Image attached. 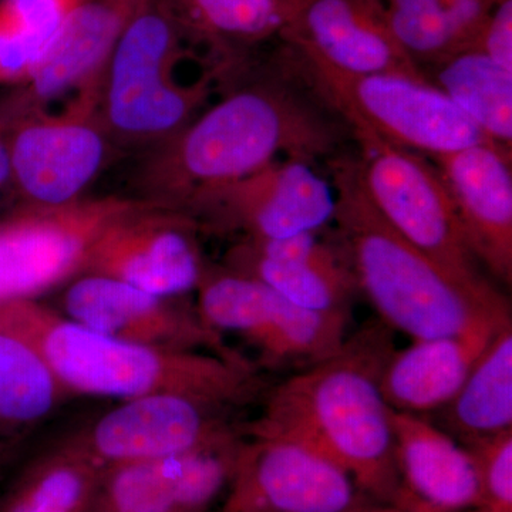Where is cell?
Returning <instances> with one entry per match:
<instances>
[{
	"mask_svg": "<svg viewBox=\"0 0 512 512\" xmlns=\"http://www.w3.org/2000/svg\"><path fill=\"white\" fill-rule=\"evenodd\" d=\"M242 80L177 134L148 148L138 198L181 211L195 195L241 180L279 158H335L336 114L320 100L284 45L274 69Z\"/></svg>",
	"mask_w": 512,
	"mask_h": 512,
	"instance_id": "obj_1",
	"label": "cell"
},
{
	"mask_svg": "<svg viewBox=\"0 0 512 512\" xmlns=\"http://www.w3.org/2000/svg\"><path fill=\"white\" fill-rule=\"evenodd\" d=\"M394 349L393 330L369 323L338 352L269 390L247 433L301 441L346 471L373 503L402 507L393 410L382 392Z\"/></svg>",
	"mask_w": 512,
	"mask_h": 512,
	"instance_id": "obj_2",
	"label": "cell"
},
{
	"mask_svg": "<svg viewBox=\"0 0 512 512\" xmlns=\"http://www.w3.org/2000/svg\"><path fill=\"white\" fill-rule=\"evenodd\" d=\"M0 326L29 342L66 392L123 400L180 394L237 409L264 389L248 360L113 338L63 318L36 299L0 303Z\"/></svg>",
	"mask_w": 512,
	"mask_h": 512,
	"instance_id": "obj_3",
	"label": "cell"
},
{
	"mask_svg": "<svg viewBox=\"0 0 512 512\" xmlns=\"http://www.w3.org/2000/svg\"><path fill=\"white\" fill-rule=\"evenodd\" d=\"M342 242L357 291L387 328L412 340L461 335L510 322L507 299L494 285L471 286L444 271L377 214L356 177L355 161H330Z\"/></svg>",
	"mask_w": 512,
	"mask_h": 512,
	"instance_id": "obj_4",
	"label": "cell"
},
{
	"mask_svg": "<svg viewBox=\"0 0 512 512\" xmlns=\"http://www.w3.org/2000/svg\"><path fill=\"white\" fill-rule=\"evenodd\" d=\"M185 35L165 0H143L117 40L100 84L101 120L114 143L156 147L190 123L234 64L214 62L195 83L175 69Z\"/></svg>",
	"mask_w": 512,
	"mask_h": 512,
	"instance_id": "obj_5",
	"label": "cell"
},
{
	"mask_svg": "<svg viewBox=\"0 0 512 512\" xmlns=\"http://www.w3.org/2000/svg\"><path fill=\"white\" fill-rule=\"evenodd\" d=\"M286 46L305 82L356 137L373 138L426 158L490 141L423 77L338 72Z\"/></svg>",
	"mask_w": 512,
	"mask_h": 512,
	"instance_id": "obj_6",
	"label": "cell"
},
{
	"mask_svg": "<svg viewBox=\"0 0 512 512\" xmlns=\"http://www.w3.org/2000/svg\"><path fill=\"white\" fill-rule=\"evenodd\" d=\"M100 89L74 97L62 110L19 109L0 100L8 137L12 187L28 207H66L83 200L111 154L101 120Z\"/></svg>",
	"mask_w": 512,
	"mask_h": 512,
	"instance_id": "obj_7",
	"label": "cell"
},
{
	"mask_svg": "<svg viewBox=\"0 0 512 512\" xmlns=\"http://www.w3.org/2000/svg\"><path fill=\"white\" fill-rule=\"evenodd\" d=\"M356 177L384 222L448 274L471 286H490L468 247L456 208L426 157L373 138L356 137Z\"/></svg>",
	"mask_w": 512,
	"mask_h": 512,
	"instance_id": "obj_8",
	"label": "cell"
},
{
	"mask_svg": "<svg viewBox=\"0 0 512 512\" xmlns=\"http://www.w3.org/2000/svg\"><path fill=\"white\" fill-rule=\"evenodd\" d=\"M197 292V311L207 325L244 339L268 367L298 372L332 356L349 338V312L301 308L228 268H208Z\"/></svg>",
	"mask_w": 512,
	"mask_h": 512,
	"instance_id": "obj_9",
	"label": "cell"
},
{
	"mask_svg": "<svg viewBox=\"0 0 512 512\" xmlns=\"http://www.w3.org/2000/svg\"><path fill=\"white\" fill-rule=\"evenodd\" d=\"M178 212L205 231L269 241L329 227L336 192L312 163L279 158L241 180L200 192Z\"/></svg>",
	"mask_w": 512,
	"mask_h": 512,
	"instance_id": "obj_10",
	"label": "cell"
},
{
	"mask_svg": "<svg viewBox=\"0 0 512 512\" xmlns=\"http://www.w3.org/2000/svg\"><path fill=\"white\" fill-rule=\"evenodd\" d=\"M138 198H83L66 207H28L0 221V303L36 299L86 271L90 251Z\"/></svg>",
	"mask_w": 512,
	"mask_h": 512,
	"instance_id": "obj_11",
	"label": "cell"
},
{
	"mask_svg": "<svg viewBox=\"0 0 512 512\" xmlns=\"http://www.w3.org/2000/svg\"><path fill=\"white\" fill-rule=\"evenodd\" d=\"M370 501L346 471L301 441L248 434L217 512H352Z\"/></svg>",
	"mask_w": 512,
	"mask_h": 512,
	"instance_id": "obj_12",
	"label": "cell"
},
{
	"mask_svg": "<svg viewBox=\"0 0 512 512\" xmlns=\"http://www.w3.org/2000/svg\"><path fill=\"white\" fill-rule=\"evenodd\" d=\"M200 231L183 212L140 200L101 231L83 274L110 276L163 298L187 295L210 268Z\"/></svg>",
	"mask_w": 512,
	"mask_h": 512,
	"instance_id": "obj_13",
	"label": "cell"
},
{
	"mask_svg": "<svg viewBox=\"0 0 512 512\" xmlns=\"http://www.w3.org/2000/svg\"><path fill=\"white\" fill-rule=\"evenodd\" d=\"M232 410L180 394L136 397L74 439L106 468L177 456L241 430L229 417Z\"/></svg>",
	"mask_w": 512,
	"mask_h": 512,
	"instance_id": "obj_14",
	"label": "cell"
},
{
	"mask_svg": "<svg viewBox=\"0 0 512 512\" xmlns=\"http://www.w3.org/2000/svg\"><path fill=\"white\" fill-rule=\"evenodd\" d=\"M67 318L113 338L184 352H207L247 360L207 325L197 309L99 274H83L66 289Z\"/></svg>",
	"mask_w": 512,
	"mask_h": 512,
	"instance_id": "obj_15",
	"label": "cell"
},
{
	"mask_svg": "<svg viewBox=\"0 0 512 512\" xmlns=\"http://www.w3.org/2000/svg\"><path fill=\"white\" fill-rule=\"evenodd\" d=\"M247 426L188 453L107 467L92 512H214Z\"/></svg>",
	"mask_w": 512,
	"mask_h": 512,
	"instance_id": "obj_16",
	"label": "cell"
},
{
	"mask_svg": "<svg viewBox=\"0 0 512 512\" xmlns=\"http://www.w3.org/2000/svg\"><path fill=\"white\" fill-rule=\"evenodd\" d=\"M279 40L302 55L350 74L423 77L397 43L383 0H288Z\"/></svg>",
	"mask_w": 512,
	"mask_h": 512,
	"instance_id": "obj_17",
	"label": "cell"
},
{
	"mask_svg": "<svg viewBox=\"0 0 512 512\" xmlns=\"http://www.w3.org/2000/svg\"><path fill=\"white\" fill-rule=\"evenodd\" d=\"M225 268L311 311L349 312L359 292L342 242L325 229L269 241L241 239L229 249Z\"/></svg>",
	"mask_w": 512,
	"mask_h": 512,
	"instance_id": "obj_18",
	"label": "cell"
},
{
	"mask_svg": "<svg viewBox=\"0 0 512 512\" xmlns=\"http://www.w3.org/2000/svg\"><path fill=\"white\" fill-rule=\"evenodd\" d=\"M511 153L485 141L436 158L474 258L504 285L512 282Z\"/></svg>",
	"mask_w": 512,
	"mask_h": 512,
	"instance_id": "obj_19",
	"label": "cell"
},
{
	"mask_svg": "<svg viewBox=\"0 0 512 512\" xmlns=\"http://www.w3.org/2000/svg\"><path fill=\"white\" fill-rule=\"evenodd\" d=\"M143 0H82L35 70L8 97L19 109H49L53 101L100 89L117 40Z\"/></svg>",
	"mask_w": 512,
	"mask_h": 512,
	"instance_id": "obj_20",
	"label": "cell"
},
{
	"mask_svg": "<svg viewBox=\"0 0 512 512\" xmlns=\"http://www.w3.org/2000/svg\"><path fill=\"white\" fill-rule=\"evenodd\" d=\"M402 508L420 512L480 510L481 491L474 458L466 446L433 420L393 412Z\"/></svg>",
	"mask_w": 512,
	"mask_h": 512,
	"instance_id": "obj_21",
	"label": "cell"
},
{
	"mask_svg": "<svg viewBox=\"0 0 512 512\" xmlns=\"http://www.w3.org/2000/svg\"><path fill=\"white\" fill-rule=\"evenodd\" d=\"M504 325L412 340L394 349L382 373V392L393 412L427 417L443 409Z\"/></svg>",
	"mask_w": 512,
	"mask_h": 512,
	"instance_id": "obj_22",
	"label": "cell"
},
{
	"mask_svg": "<svg viewBox=\"0 0 512 512\" xmlns=\"http://www.w3.org/2000/svg\"><path fill=\"white\" fill-rule=\"evenodd\" d=\"M434 423L463 446L512 430V322L495 333Z\"/></svg>",
	"mask_w": 512,
	"mask_h": 512,
	"instance_id": "obj_23",
	"label": "cell"
},
{
	"mask_svg": "<svg viewBox=\"0 0 512 512\" xmlns=\"http://www.w3.org/2000/svg\"><path fill=\"white\" fill-rule=\"evenodd\" d=\"M185 37L205 43L215 62L247 59L262 43L281 37L288 0H165Z\"/></svg>",
	"mask_w": 512,
	"mask_h": 512,
	"instance_id": "obj_24",
	"label": "cell"
},
{
	"mask_svg": "<svg viewBox=\"0 0 512 512\" xmlns=\"http://www.w3.org/2000/svg\"><path fill=\"white\" fill-rule=\"evenodd\" d=\"M397 43L419 70L470 49L498 0H383Z\"/></svg>",
	"mask_w": 512,
	"mask_h": 512,
	"instance_id": "obj_25",
	"label": "cell"
},
{
	"mask_svg": "<svg viewBox=\"0 0 512 512\" xmlns=\"http://www.w3.org/2000/svg\"><path fill=\"white\" fill-rule=\"evenodd\" d=\"M491 143L512 151V72L476 49L461 50L421 70Z\"/></svg>",
	"mask_w": 512,
	"mask_h": 512,
	"instance_id": "obj_26",
	"label": "cell"
},
{
	"mask_svg": "<svg viewBox=\"0 0 512 512\" xmlns=\"http://www.w3.org/2000/svg\"><path fill=\"white\" fill-rule=\"evenodd\" d=\"M104 471L73 437L23 471L0 512H92Z\"/></svg>",
	"mask_w": 512,
	"mask_h": 512,
	"instance_id": "obj_27",
	"label": "cell"
},
{
	"mask_svg": "<svg viewBox=\"0 0 512 512\" xmlns=\"http://www.w3.org/2000/svg\"><path fill=\"white\" fill-rule=\"evenodd\" d=\"M82 0H0V84L23 86Z\"/></svg>",
	"mask_w": 512,
	"mask_h": 512,
	"instance_id": "obj_28",
	"label": "cell"
},
{
	"mask_svg": "<svg viewBox=\"0 0 512 512\" xmlns=\"http://www.w3.org/2000/svg\"><path fill=\"white\" fill-rule=\"evenodd\" d=\"M64 392L42 355L18 333L0 326V423L45 419Z\"/></svg>",
	"mask_w": 512,
	"mask_h": 512,
	"instance_id": "obj_29",
	"label": "cell"
},
{
	"mask_svg": "<svg viewBox=\"0 0 512 512\" xmlns=\"http://www.w3.org/2000/svg\"><path fill=\"white\" fill-rule=\"evenodd\" d=\"M476 463L483 512H512V430L467 444Z\"/></svg>",
	"mask_w": 512,
	"mask_h": 512,
	"instance_id": "obj_30",
	"label": "cell"
},
{
	"mask_svg": "<svg viewBox=\"0 0 512 512\" xmlns=\"http://www.w3.org/2000/svg\"><path fill=\"white\" fill-rule=\"evenodd\" d=\"M470 49L512 72V0L495 3Z\"/></svg>",
	"mask_w": 512,
	"mask_h": 512,
	"instance_id": "obj_31",
	"label": "cell"
},
{
	"mask_svg": "<svg viewBox=\"0 0 512 512\" xmlns=\"http://www.w3.org/2000/svg\"><path fill=\"white\" fill-rule=\"evenodd\" d=\"M8 187H12V171H10L8 137H6L5 121L0 117V194Z\"/></svg>",
	"mask_w": 512,
	"mask_h": 512,
	"instance_id": "obj_32",
	"label": "cell"
},
{
	"mask_svg": "<svg viewBox=\"0 0 512 512\" xmlns=\"http://www.w3.org/2000/svg\"><path fill=\"white\" fill-rule=\"evenodd\" d=\"M352 512H420V511L406 510V508L397 507V505L369 504V505H366V507L359 508V510H355Z\"/></svg>",
	"mask_w": 512,
	"mask_h": 512,
	"instance_id": "obj_33",
	"label": "cell"
},
{
	"mask_svg": "<svg viewBox=\"0 0 512 512\" xmlns=\"http://www.w3.org/2000/svg\"><path fill=\"white\" fill-rule=\"evenodd\" d=\"M9 444L3 443V441H0V467L5 464L6 458L9 457L10 450H9Z\"/></svg>",
	"mask_w": 512,
	"mask_h": 512,
	"instance_id": "obj_34",
	"label": "cell"
},
{
	"mask_svg": "<svg viewBox=\"0 0 512 512\" xmlns=\"http://www.w3.org/2000/svg\"><path fill=\"white\" fill-rule=\"evenodd\" d=\"M470 512H483V511H480V510H474V511H470Z\"/></svg>",
	"mask_w": 512,
	"mask_h": 512,
	"instance_id": "obj_35",
	"label": "cell"
}]
</instances>
